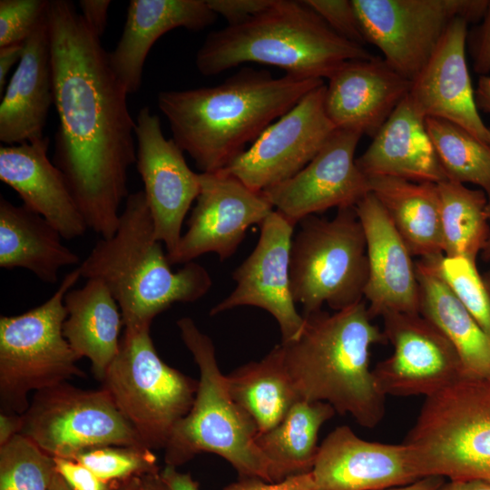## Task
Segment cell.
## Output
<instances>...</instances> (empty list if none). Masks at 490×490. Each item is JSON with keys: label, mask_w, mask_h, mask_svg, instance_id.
Returning <instances> with one entry per match:
<instances>
[{"label": "cell", "mask_w": 490, "mask_h": 490, "mask_svg": "<svg viewBox=\"0 0 490 490\" xmlns=\"http://www.w3.org/2000/svg\"><path fill=\"white\" fill-rule=\"evenodd\" d=\"M46 24L59 117L53 162L88 229L109 239L130 194L128 172L136 162L128 93L113 72L100 37L73 2L49 0Z\"/></svg>", "instance_id": "cell-1"}, {"label": "cell", "mask_w": 490, "mask_h": 490, "mask_svg": "<svg viewBox=\"0 0 490 490\" xmlns=\"http://www.w3.org/2000/svg\"><path fill=\"white\" fill-rule=\"evenodd\" d=\"M323 83L247 67L212 87L162 91L157 103L174 142L201 172H213Z\"/></svg>", "instance_id": "cell-2"}, {"label": "cell", "mask_w": 490, "mask_h": 490, "mask_svg": "<svg viewBox=\"0 0 490 490\" xmlns=\"http://www.w3.org/2000/svg\"><path fill=\"white\" fill-rule=\"evenodd\" d=\"M303 316L299 336L280 343L300 398L328 403L363 427H375L384 417L386 396L370 369V349L387 339L372 322L367 302Z\"/></svg>", "instance_id": "cell-3"}, {"label": "cell", "mask_w": 490, "mask_h": 490, "mask_svg": "<svg viewBox=\"0 0 490 490\" xmlns=\"http://www.w3.org/2000/svg\"><path fill=\"white\" fill-rule=\"evenodd\" d=\"M154 233L143 191L130 193L113 236L101 238L78 266L81 277L103 282L116 300L124 328L150 326L174 303H191L211 287L197 262L172 271Z\"/></svg>", "instance_id": "cell-4"}, {"label": "cell", "mask_w": 490, "mask_h": 490, "mask_svg": "<svg viewBox=\"0 0 490 490\" xmlns=\"http://www.w3.org/2000/svg\"><path fill=\"white\" fill-rule=\"evenodd\" d=\"M372 56L364 46L336 34L304 1L274 0L247 21L209 34L195 64L205 76L257 63L323 80L347 61Z\"/></svg>", "instance_id": "cell-5"}, {"label": "cell", "mask_w": 490, "mask_h": 490, "mask_svg": "<svg viewBox=\"0 0 490 490\" xmlns=\"http://www.w3.org/2000/svg\"><path fill=\"white\" fill-rule=\"evenodd\" d=\"M177 326L198 366L200 378L191 410L176 425L164 447L166 465L178 467L199 454L213 453L227 460L240 477L273 483L270 464L256 443L257 426L231 397L211 338L189 317L180 318Z\"/></svg>", "instance_id": "cell-6"}, {"label": "cell", "mask_w": 490, "mask_h": 490, "mask_svg": "<svg viewBox=\"0 0 490 490\" xmlns=\"http://www.w3.org/2000/svg\"><path fill=\"white\" fill-rule=\"evenodd\" d=\"M404 443L424 477L490 481V378L464 375L426 397Z\"/></svg>", "instance_id": "cell-7"}, {"label": "cell", "mask_w": 490, "mask_h": 490, "mask_svg": "<svg viewBox=\"0 0 490 490\" xmlns=\"http://www.w3.org/2000/svg\"><path fill=\"white\" fill-rule=\"evenodd\" d=\"M80 278L77 267L41 305L16 316H1V412L23 415L32 391L86 377L63 333L67 316L64 296Z\"/></svg>", "instance_id": "cell-8"}, {"label": "cell", "mask_w": 490, "mask_h": 490, "mask_svg": "<svg viewBox=\"0 0 490 490\" xmlns=\"http://www.w3.org/2000/svg\"><path fill=\"white\" fill-rule=\"evenodd\" d=\"M150 328H124L119 352L101 382L143 446L153 450L164 449L191 410L198 380L160 358Z\"/></svg>", "instance_id": "cell-9"}, {"label": "cell", "mask_w": 490, "mask_h": 490, "mask_svg": "<svg viewBox=\"0 0 490 490\" xmlns=\"http://www.w3.org/2000/svg\"><path fill=\"white\" fill-rule=\"evenodd\" d=\"M289 276L303 315L323 305L338 311L364 299L367 248L355 207L338 209L331 220L311 215L299 221L291 241Z\"/></svg>", "instance_id": "cell-10"}, {"label": "cell", "mask_w": 490, "mask_h": 490, "mask_svg": "<svg viewBox=\"0 0 490 490\" xmlns=\"http://www.w3.org/2000/svg\"><path fill=\"white\" fill-rule=\"evenodd\" d=\"M22 435L52 457L74 459L107 446L144 447L104 389L64 382L34 392L22 415Z\"/></svg>", "instance_id": "cell-11"}, {"label": "cell", "mask_w": 490, "mask_h": 490, "mask_svg": "<svg viewBox=\"0 0 490 490\" xmlns=\"http://www.w3.org/2000/svg\"><path fill=\"white\" fill-rule=\"evenodd\" d=\"M489 0H352L366 43L412 82L456 17L480 22Z\"/></svg>", "instance_id": "cell-12"}, {"label": "cell", "mask_w": 490, "mask_h": 490, "mask_svg": "<svg viewBox=\"0 0 490 490\" xmlns=\"http://www.w3.org/2000/svg\"><path fill=\"white\" fill-rule=\"evenodd\" d=\"M325 91L323 83L309 92L221 171L258 192L297 174L336 131L326 113Z\"/></svg>", "instance_id": "cell-13"}, {"label": "cell", "mask_w": 490, "mask_h": 490, "mask_svg": "<svg viewBox=\"0 0 490 490\" xmlns=\"http://www.w3.org/2000/svg\"><path fill=\"white\" fill-rule=\"evenodd\" d=\"M382 318L393 353L377 364L373 374L386 397H427L466 375L455 347L419 312H387Z\"/></svg>", "instance_id": "cell-14"}, {"label": "cell", "mask_w": 490, "mask_h": 490, "mask_svg": "<svg viewBox=\"0 0 490 490\" xmlns=\"http://www.w3.org/2000/svg\"><path fill=\"white\" fill-rule=\"evenodd\" d=\"M200 174V192L187 220L188 230L176 248L167 252L171 265L186 264L211 252L221 261L227 260L248 229L260 225L274 210L262 192L221 170Z\"/></svg>", "instance_id": "cell-15"}, {"label": "cell", "mask_w": 490, "mask_h": 490, "mask_svg": "<svg viewBox=\"0 0 490 490\" xmlns=\"http://www.w3.org/2000/svg\"><path fill=\"white\" fill-rule=\"evenodd\" d=\"M361 137L357 132L336 129L301 171L261 192L294 226L331 208L355 207L370 192L368 179L356 163Z\"/></svg>", "instance_id": "cell-16"}, {"label": "cell", "mask_w": 490, "mask_h": 490, "mask_svg": "<svg viewBox=\"0 0 490 490\" xmlns=\"http://www.w3.org/2000/svg\"><path fill=\"white\" fill-rule=\"evenodd\" d=\"M260 227L256 247L233 271L235 289L211 309L210 315L240 306L260 308L276 319L281 343H287L299 336L305 324L304 316L296 309L290 286V247L295 226L273 210Z\"/></svg>", "instance_id": "cell-17"}, {"label": "cell", "mask_w": 490, "mask_h": 490, "mask_svg": "<svg viewBox=\"0 0 490 490\" xmlns=\"http://www.w3.org/2000/svg\"><path fill=\"white\" fill-rule=\"evenodd\" d=\"M136 168L144 185L156 239L172 251L181 227L199 195L201 174L188 166L183 151L162 133L160 117L142 107L135 122Z\"/></svg>", "instance_id": "cell-18"}, {"label": "cell", "mask_w": 490, "mask_h": 490, "mask_svg": "<svg viewBox=\"0 0 490 490\" xmlns=\"http://www.w3.org/2000/svg\"><path fill=\"white\" fill-rule=\"evenodd\" d=\"M310 473L318 490H381L424 477L407 444L368 441L348 426L322 441Z\"/></svg>", "instance_id": "cell-19"}, {"label": "cell", "mask_w": 490, "mask_h": 490, "mask_svg": "<svg viewBox=\"0 0 490 490\" xmlns=\"http://www.w3.org/2000/svg\"><path fill=\"white\" fill-rule=\"evenodd\" d=\"M468 21H452L432 56L411 82L408 97L425 117L444 119L490 144V127L475 102L466 61Z\"/></svg>", "instance_id": "cell-20"}, {"label": "cell", "mask_w": 490, "mask_h": 490, "mask_svg": "<svg viewBox=\"0 0 490 490\" xmlns=\"http://www.w3.org/2000/svg\"><path fill=\"white\" fill-rule=\"evenodd\" d=\"M368 259L364 299L372 318L387 312H419V288L408 248L377 198L368 193L355 206Z\"/></svg>", "instance_id": "cell-21"}, {"label": "cell", "mask_w": 490, "mask_h": 490, "mask_svg": "<svg viewBox=\"0 0 490 490\" xmlns=\"http://www.w3.org/2000/svg\"><path fill=\"white\" fill-rule=\"evenodd\" d=\"M328 80L325 109L335 128L372 138L411 86L383 58L374 55L345 62Z\"/></svg>", "instance_id": "cell-22"}, {"label": "cell", "mask_w": 490, "mask_h": 490, "mask_svg": "<svg viewBox=\"0 0 490 490\" xmlns=\"http://www.w3.org/2000/svg\"><path fill=\"white\" fill-rule=\"evenodd\" d=\"M49 138L0 148V180L19 195L29 210L51 223L64 240L88 229L61 171L47 155Z\"/></svg>", "instance_id": "cell-23"}, {"label": "cell", "mask_w": 490, "mask_h": 490, "mask_svg": "<svg viewBox=\"0 0 490 490\" xmlns=\"http://www.w3.org/2000/svg\"><path fill=\"white\" fill-rule=\"evenodd\" d=\"M54 78L46 15L25 40L24 52L0 103V141L6 144L44 138L54 103Z\"/></svg>", "instance_id": "cell-24"}, {"label": "cell", "mask_w": 490, "mask_h": 490, "mask_svg": "<svg viewBox=\"0 0 490 490\" xmlns=\"http://www.w3.org/2000/svg\"><path fill=\"white\" fill-rule=\"evenodd\" d=\"M206 0H131L122 36L109 63L128 94L142 84L145 59L154 43L175 28L202 30L217 18Z\"/></svg>", "instance_id": "cell-25"}, {"label": "cell", "mask_w": 490, "mask_h": 490, "mask_svg": "<svg viewBox=\"0 0 490 490\" xmlns=\"http://www.w3.org/2000/svg\"><path fill=\"white\" fill-rule=\"evenodd\" d=\"M366 177L388 176L416 182L447 180L428 135L426 118L407 97L356 158Z\"/></svg>", "instance_id": "cell-26"}, {"label": "cell", "mask_w": 490, "mask_h": 490, "mask_svg": "<svg viewBox=\"0 0 490 490\" xmlns=\"http://www.w3.org/2000/svg\"><path fill=\"white\" fill-rule=\"evenodd\" d=\"M60 232L24 205L0 198V267L24 269L40 280L57 282L62 268L80 265V257L66 247Z\"/></svg>", "instance_id": "cell-27"}, {"label": "cell", "mask_w": 490, "mask_h": 490, "mask_svg": "<svg viewBox=\"0 0 490 490\" xmlns=\"http://www.w3.org/2000/svg\"><path fill=\"white\" fill-rule=\"evenodd\" d=\"M66 318L63 333L79 358L90 360L100 381L117 356L123 324L120 308L107 286L99 279H86L64 296Z\"/></svg>", "instance_id": "cell-28"}, {"label": "cell", "mask_w": 490, "mask_h": 490, "mask_svg": "<svg viewBox=\"0 0 490 490\" xmlns=\"http://www.w3.org/2000/svg\"><path fill=\"white\" fill-rule=\"evenodd\" d=\"M370 192L386 211L410 253H444L437 185L388 176L368 177Z\"/></svg>", "instance_id": "cell-29"}, {"label": "cell", "mask_w": 490, "mask_h": 490, "mask_svg": "<svg viewBox=\"0 0 490 490\" xmlns=\"http://www.w3.org/2000/svg\"><path fill=\"white\" fill-rule=\"evenodd\" d=\"M419 313L456 349L467 376L490 378V336L446 284L421 260L416 262Z\"/></svg>", "instance_id": "cell-30"}, {"label": "cell", "mask_w": 490, "mask_h": 490, "mask_svg": "<svg viewBox=\"0 0 490 490\" xmlns=\"http://www.w3.org/2000/svg\"><path fill=\"white\" fill-rule=\"evenodd\" d=\"M233 400L255 422L258 435L275 427L300 397L285 364L281 345L260 361L244 364L226 376Z\"/></svg>", "instance_id": "cell-31"}, {"label": "cell", "mask_w": 490, "mask_h": 490, "mask_svg": "<svg viewBox=\"0 0 490 490\" xmlns=\"http://www.w3.org/2000/svg\"><path fill=\"white\" fill-rule=\"evenodd\" d=\"M335 413L328 403L300 399L275 427L257 436L274 482L311 471L318 452V432Z\"/></svg>", "instance_id": "cell-32"}, {"label": "cell", "mask_w": 490, "mask_h": 490, "mask_svg": "<svg viewBox=\"0 0 490 490\" xmlns=\"http://www.w3.org/2000/svg\"><path fill=\"white\" fill-rule=\"evenodd\" d=\"M436 185L444 254L476 262L490 232L486 194L449 179Z\"/></svg>", "instance_id": "cell-33"}, {"label": "cell", "mask_w": 490, "mask_h": 490, "mask_svg": "<svg viewBox=\"0 0 490 490\" xmlns=\"http://www.w3.org/2000/svg\"><path fill=\"white\" fill-rule=\"evenodd\" d=\"M426 126L447 179L478 186L490 209V144L444 119L426 118Z\"/></svg>", "instance_id": "cell-34"}, {"label": "cell", "mask_w": 490, "mask_h": 490, "mask_svg": "<svg viewBox=\"0 0 490 490\" xmlns=\"http://www.w3.org/2000/svg\"><path fill=\"white\" fill-rule=\"evenodd\" d=\"M420 260L446 284L490 336V295L476 262L444 253Z\"/></svg>", "instance_id": "cell-35"}, {"label": "cell", "mask_w": 490, "mask_h": 490, "mask_svg": "<svg viewBox=\"0 0 490 490\" xmlns=\"http://www.w3.org/2000/svg\"><path fill=\"white\" fill-rule=\"evenodd\" d=\"M54 461L22 434L0 446V490H48Z\"/></svg>", "instance_id": "cell-36"}, {"label": "cell", "mask_w": 490, "mask_h": 490, "mask_svg": "<svg viewBox=\"0 0 490 490\" xmlns=\"http://www.w3.org/2000/svg\"><path fill=\"white\" fill-rule=\"evenodd\" d=\"M74 459L107 483L159 472L155 455L146 447L101 446L86 450Z\"/></svg>", "instance_id": "cell-37"}, {"label": "cell", "mask_w": 490, "mask_h": 490, "mask_svg": "<svg viewBox=\"0 0 490 490\" xmlns=\"http://www.w3.org/2000/svg\"><path fill=\"white\" fill-rule=\"evenodd\" d=\"M49 0H1L0 47L24 43L46 15Z\"/></svg>", "instance_id": "cell-38"}, {"label": "cell", "mask_w": 490, "mask_h": 490, "mask_svg": "<svg viewBox=\"0 0 490 490\" xmlns=\"http://www.w3.org/2000/svg\"><path fill=\"white\" fill-rule=\"evenodd\" d=\"M338 35L364 46L363 30L352 0H304Z\"/></svg>", "instance_id": "cell-39"}, {"label": "cell", "mask_w": 490, "mask_h": 490, "mask_svg": "<svg viewBox=\"0 0 490 490\" xmlns=\"http://www.w3.org/2000/svg\"><path fill=\"white\" fill-rule=\"evenodd\" d=\"M55 471L73 490H112L90 468L75 459L53 457Z\"/></svg>", "instance_id": "cell-40"}, {"label": "cell", "mask_w": 490, "mask_h": 490, "mask_svg": "<svg viewBox=\"0 0 490 490\" xmlns=\"http://www.w3.org/2000/svg\"><path fill=\"white\" fill-rule=\"evenodd\" d=\"M211 9L223 16L229 25L238 24L261 13L274 0H206Z\"/></svg>", "instance_id": "cell-41"}, {"label": "cell", "mask_w": 490, "mask_h": 490, "mask_svg": "<svg viewBox=\"0 0 490 490\" xmlns=\"http://www.w3.org/2000/svg\"><path fill=\"white\" fill-rule=\"evenodd\" d=\"M467 42L473 58L474 71L479 76H490V0L485 14Z\"/></svg>", "instance_id": "cell-42"}, {"label": "cell", "mask_w": 490, "mask_h": 490, "mask_svg": "<svg viewBox=\"0 0 490 490\" xmlns=\"http://www.w3.org/2000/svg\"><path fill=\"white\" fill-rule=\"evenodd\" d=\"M222 490H318L311 473L286 477L279 482H267L259 477H240Z\"/></svg>", "instance_id": "cell-43"}, {"label": "cell", "mask_w": 490, "mask_h": 490, "mask_svg": "<svg viewBox=\"0 0 490 490\" xmlns=\"http://www.w3.org/2000/svg\"><path fill=\"white\" fill-rule=\"evenodd\" d=\"M110 0H80L81 15L87 26L101 37L107 25Z\"/></svg>", "instance_id": "cell-44"}, {"label": "cell", "mask_w": 490, "mask_h": 490, "mask_svg": "<svg viewBox=\"0 0 490 490\" xmlns=\"http://www.w3.org/2000/svg\"><path fill=\"white\" fill-rule=\"evenodd\" d=\"M24 44H14L0 47V94L2 95L6 84V78L10 69L16 62H20L23 52Z\"/></svg>", "instance_id": "cell-45"}, {"label": "cell", "mask_w": 490, "mask_h": 490, "mask_svg": "<svg viewBox=\"0 0 490 490\" xmlns=\"http://www.w3.org/2000/svg\"><path fill=\"white\" fill-rule=\"evenodd\" d=\"M160 475L171 490H200L198 483L190 474L181 473L175 466L166 465Z\"/></svg>", "instance_id": "cell-46"}, {"label": "cell", "mask_w": 490, "mask_h": 490, "mask_svg": "<svg viewBox=\"0 0 490 490\" xmlns=\"http://www.w3.org/2000/svg\"><path fill=\"white\" fill-rule=\"evenodd\" d=\"M22 415L0 413V446L7 444L14 436L21 433Z\"/></svg>", "instance_id": "cell-47"}, {"label": "cell", "mask_w": 490, "mask_h": 490, "mask_svg": "<svg viewBox=\"0 0 490 490\" xmlns=\"http://www.w3.org/2000/svg\"><path fill=\"white\" fill-rule=\"evenodd\" d=\"M437 490H490V481L482 479H449Z\"/></svg>", "instance_id": "cell-48"}, {"label": "cell", "mask_w": 490, "mask_h": 490, "mask_svg": "<svg viewBox=\"0 0 490 490\" xmlns=\"http://www.w3.org/2000/svg\"><path fill=\"white\" fill-rule=\"evenodd\" d=\"M444 483L443 476L428 475L406 485L381 490H437Z\"/></svg>", "instance_id": "cell-49"}, {"label": "cell", "mask_w": 490, "mask_h": 490, "mask_svg": "<svg viewBox=\"0 0 490 490\" xmlns=\"http://www.w3.org/2000/svg\"><path fill=\"white\" fill-rule=\"evenodd\" d=\"M475 94L478 110L490 114V76H479Z\"/></svg>", "instance_id": "cell-50"}, {"label": "cell", "mask_w": 490, "mask_h": 490, "mask_svg": "<svg viewBox=\"0 0 490 490\" xmlns=\"http://www.w3.org/2000/svg\"><path fill=\"white\" fill-rule=\"evenodd\" d=\"M160 472L142 475L143 490H171L162 479Z\"/></svg>", "instance_id": "cell-51"}, {"label": "cell", "mask_w": 490, "mask_h": 490, "mask_svg": "<svg viewBox=\"0 0 490 490\" xmlns=\"http://www.w3.org/2000/svg\"><path fill=\"white\" fill-rule=\"evenodd\" d=\"M119 490H143L142 475L132 476L122 481Z\"/></svg>", "instance_id": "cell-52"}, {"label": "cell", "mask_w": 490, "mask_h": 490, "mask_svg": "<svg viewBox=\"0 0 490 490\" xmlns=\"http://www.w3.org/2000/svg\"><path fill=\"white\" fill-rule=\"evenodd\" d=\"M48 490H73L64 480V478L55 471L54 474Z\"/></svg>", "instance_id": "cell-53"}, {"label": "cell", "mask_w": 490, "mask_h": 490, "mask_svg": "<svg viewBox=\"0 0 490 490\" xmlns=\"http://www.w3.org/2000/svg\"><path fill=\"white\" fill-rule=\"evenodd\" d=\"M489 215H490V209H489ZM481 254H482V258H483L484 260L490 261V232H489L488 239L486 240V243H485Z\"/></svg>", "instance_id": "cell-54"}, {"label": "cell", "mask_w": 490, "mask_h": 490, "mask_svg": "<svg viewBox=\"0 0 490 490\" xmlns=\"http://www.w3.org/2000/svg\"><path fill=\"white\" fill-rule=\"evenodd\" d=\"M483 278H484L485 286H486V288H487V289H488V292H489V295H490V270H488L487 272H485V273L483 275Z\"/></svg>", "instance_id": "cell-55"}]
</instances>
